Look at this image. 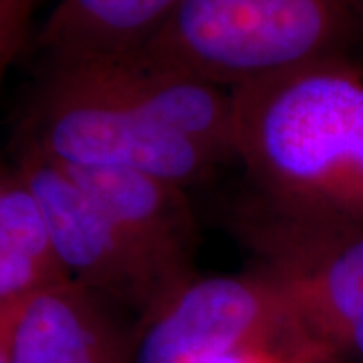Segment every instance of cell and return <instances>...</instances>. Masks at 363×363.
Listing matches in <instances>:
<instances>
[{"instance_id":"obj_9","label":"cell","mask_w":363,"mask_h":363,"mask_svg":"<svg viewBox=\"0 0 363 363\" xmlns=\"http://www.w3.org/2000/svg\"><path fill=\"white\" fill-rule=\"evenodd\" d=\"M180 0H59L37 35L45 59L130 55Z\"/></svg>"},{"instance_id":"obj_2","label":"cell","mask_w":363,"mask_h":363,"mask_svg":"<svg viewBox=\"0 0 363 363\" xmlns=\"http://www.w3.org/2000/svg\"><path fill=\"white\" fill-rule=\"evenodd\" d=\"M362 33L355 0H180L133 55L233 91L351 55Z\"/></svg>"},{"instance_id":"obj_4","label":"cell","mask_w":363,"mask_h":363,"mask_svg":"<svg viewBox=\"0 0 363 363\" xmlns=\"http://www.w3.org/2000/svg\"><path fill=\"white\" fill-rule=\"evenodd\" d=\"M236 230L285 301L286 359L363 363V224L297 218L260 202Z\"/></svg>"},{"instance_id":"obj_7","label":"cell","mask_w":363,"mask_h":363,"mask_svg":"<svg viewBox=\"0 0 363 363\" xmlns=\"http://www.w3.org/2000/svg\"><path fill=\"white\" fill-rule=\"evenodd\" d=\"M63 169L113 218L172 293L194 279L198 230L182 186L135 169Z\"/></svg>"},{"instance_id":"obj_5","label":"cell","mask_w":363,"mask_h":363,"mask_svg":"<svg viewBox=\"0 0 363 363\" xmlns=\"http://www.w3.org/2000/svg\"><path fill=\"white\" fill-rule=\"evenodd\" d=\"M247 347H272L285 359L289 351L285 301L259 271L180 286L142 317L133 363H214Z\"/></svg>"},{"instance_id":"obj_10","label":"cell","mask_w":363,"mask_h":363,"mask_svg":"<svg viewBox=\"0 0 363 363\" xmlns=\"http://www.w3.org/2000/svg\"><path fill=\"white\" fill-rule=\"evenodd\" d=\"M33 192L14 172L0 196V301L69 281Z\"/></svg>"},{"instance_id":"obj_1","label":"cell","mask_w":363,"mask_h":363,"mask_svg":"<svg viewBox=\"0 0 363 363\" xmlns=\"http://www.w3.org/2000/svg\"><path fill=\"white\" fill-rule=\"evenodd\" d=\"M236 157L262 204L363 224V65L323 59L233 89Z\"/></svg>"},{"instance_id":"obj_13","label":"cell","mask_w":363,"mask_h":363,"mask_svg":"<svg viewBox=\"0 0 363 363\" xmlns=\"http://www.w3.org/2000/svg\"><path fill=\"white\" fill-rule=\"evenodd\" d=\"M0 363H11V301H0Z\"/></svg>"},{"instance_id":"obj_8","label":"cell","mask_w":363,"mask_h":363,"mask_svg":"<svg viewBox=\"0 0 363 363\" xmlns=\"http://www.w3.org/2000/svg\"><path fill=\"white\" fill-rule=\"evenodd\" d=\"M105 303L73 279L11 301V363H133Z\"/></svg>"},{"instance_id":"obj_6","label":"cell","mask_w":363,"mask_h":363,"mask_svg":"<svg viewBox=\"0 0 363 363\" xmlns=\"http://www.w3.org/2000/svg\"><path fill=\"white\" fill-rule=\"evenodd\" d=\"M16 174L39 202L52 248L73 281L140 317L174 295L113 218L59 164L18 145Z\"/></svg>"},{"instance_id":"obj_14","label":"cell","mask_w":363,"mask_h":363,"mask_svg":"<svg viewBox=\"0 0 363 363\" xmlns=\"http://www.w3.org/2000/svg\"><path fill=\"white\" fill-rule=\"evenodd\" d=\"M355 4H357V11L362 14V21H363V0H355Z\"/></svg>"},{"instance_id":"obj_15","label":"cell","mask_w":363,"mask_h":363,"mask_svg":"<svg viewBox=\"0 0 363 363\" xmlns=\"http://www.w3.org/2000/svg\"><path fill=\"white\" fill-rule=\"evenodd\" d=\"M289 363H323V362H313V359H295V362H289Z\"/></svg>"},{"instance_id":"obj_3","label":"cell","mask_w":363,"mask_h":363,"mask_svg":"<svg viewBox=\"0 0 363 363\" xmlns=\"http://www.w3.org/2000/svg\"><path fill=\"white\" fill-rule=\"evenodd\" d=\"M18 145L35 147L63 168L135 169L182 188L220 162L131 107L101 57L45 59Z\"/></svg>"},{"instance_id":"obj_11","label":"cell","mask_w":363,"mask_h":363,"mask_svg":"<svg viewBox=\"0 0 363 363\" xmlns=\"http://www.w3.org/2000/svg\"><path fill=\"white\" fill-rule=\"evenodd\" d=\"M37 0H0V87L28 37L30 13Z\"/></svg>"},{"instance_id":"obj_12","label":"cell","mask_w":363,"mask_h":363,"mask_svg":"<svg viewBox=\"0 0 363 363\" xmlns=\"http://www.w3.org/2000/svg\"><path fill=\"white\" fill-rule=\"evenodd\" d=\"M214 363H289L283 353L272 347H247L228 353Z\"/></svg>"}]
</instances>
